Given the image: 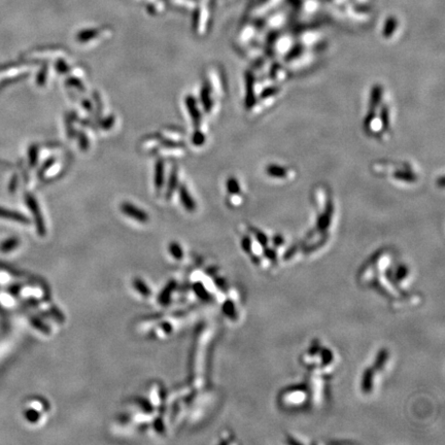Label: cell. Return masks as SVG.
I'll use <instances>...</instances> for the list:
<instances>
[{
    "mask_svg": "<svg viewBox=\"0 0 445 445\" xmlns=\"http://www.w3.org/2000/svg\"><path fill=\"white\" fill-rule=\"evenodd\" d=\"M385 90L380 85L373 87L370 94V109H376L383 104Z\"/></svg>",
    "mask_w": 445,
    "mask_h": 445,
    "instance_id": "3957f363",
    "label": "cell"
},
{
    "mask_svg": "<svg viewBox=\"0 0 445 445\" xmlns=\"http://www.w3.org/2000/svg\"><path fill=\"white\" fill-rule=\"evenodd\" d=\"M227 189L230 195L232 194H241V185L240 182L235 177H230L227 181Z\"/></svg>",
    "mask_w": 445,
    "mask_h": 445,
    "instance_id": "9c48e42d",
    "label": "cell"
},
{
    "mask_svg": "<svg viewBox=\"0 0 445 445\" xmlns=\"http://www.w3.org/2000/svg\"><path fill=\"white\" fill-rule=\"evenodd\" d=\"M365 130L369 134L377 135L386 130L380 114L375 109H370L365 119Z\"/></svg>",
    "mask_w": 445,
    "mask_h": 445,
    "instance_id": "6da1fadb",
    "label": "cell"
},
{
    "mask_svg": "<svg viewBox=\"0 0 445 445\" xmlns=\"http://www.w3.org/2000/svg\"><path fill=\"white\" fill-rule=\"evenodd\" d=\"M121 209H122V212L126 215V216H128V217H130V218H132V219H134V220H136V221H139V222H147L148 221V215L144 212V210H142V209H139V208H137V207H135L133 204H130V203H123L122 205H121Z\"/></svg>",
    "mask_w": 445,
    "mask_h": 445,
    "instance_id": "7a4b0ae2",
    "label": "cell"
},
{
    "mask_svg": "<svg viewBox=\"0 0 445 445\" xmlns=\"http://www.w3.org/2000/svg\"><path fill=\"white\" fill-rule=\"evenodd\" d=\"M135 288L139 293H142L143 295L150 294L149 289L147 288V286H145V284L142 282V280H137V282H135Z\"/></svg>",
    "mask_w": 445,
    "mask_h": 445,
    "instance_id": "4fadbf2b",
    "label": "cell"
},
{
    "mask_svg": "<svg viewBox=\"0 0 445 445\" xmlns=\"http://www.w3.org/2000/svg\"><path fill=\"white\" fill-rule=\"evenodd\" d=\"M26 417H27V419H28L29 421H31V423H35V421H37V419L39 418V414H38L35 410L30 409V410L27 411V413H26Z\"/></svg>",
    "mask_w": 445,
    "mask_h": 445,
    "instance_id": "5bb4252c",
    "label": "cell"
},
{
    "mask_svg": "<svg viewBox=\"0 0 445 445\" xmlns=\"http://www.w3.org/2000/svg\"><path fill=\"white\" fill-rule=\"evenodd\" d=\"M31 150H30V163H31V165L32 166H34V164H35V162H36V153H37V150H36V148L35 147H31L30 148Z\"/></svg>",
    "mask_w": 445,
    "mask_h": 445,
    "instance_id": "2e32d148",
    "label": "cell"
},
{
    "mask_svg": "<svg viewBox=\"0 0 445 445\" xmlns=\"http://www.w3.org/2000/svg\"><path fill=\"white\" fill-rule=\"evenodd\" d=\"M267 174L274 178H282V179H288L293 174L291 170L284 166H277V165H270L266 169Z\"/></svg>",
    "mask_w": 445,
    "mask_h": 445,
    "instance_id": "5b68a950",
    "label": "cell"
},
{
    "mask_svg": "<svg viewBox=\"0 0 445 445\" xmlns=\"http://www.w3.org/2000/svg\"><path fill=\"white\" fill-rule=\"evenodd\" d=\"M398 28V22L397 20H395L394 18H390L386 21L385 23V27H384V35L387 38L392 37V35L394 34L395 30L397 31Z\"/></svg>",
    "mask_w": 445,
    "mask_h": 445,
    "instance_id": "ba28073f",
    "label": "cell"
},
{
    "mask_svg": "<svg viewBox=\"0 0 445 445\" xmlns=\"http://www.w3.org/2000/svg\"><path fill=\"white\" fill-rule=\"evenodd\" d=\"M203 140H204V137H203L200 133H198V134L194 137V143H195L196 145H201V144L203 143Z\"/></svg>",
    "mask_w": 445,
    "mask_h": 445,
    "instance_id": "e0dca14e",
    "label": "cell"
},
{
    "mask_svg": "<svg viewBox=\"0 0 445 445\" xmlns=\"http://www.w3.org/2000/svg\"><path fill=\"white\" fill-rule=\"evenodd\" d=\"M170 250H171L172 255L176 258V259H180V258H181V255H182V251L180 250V248H179V246H178L177 244H175V243L171 244V246H170Z\"/></svg>",
    "mask_w": 445,
    "mask_h": 445,
    "instance_id": "9a60e30c",
    "label": "cell"
},
{
    "mask_svg": "<svg viewBox=\"0 0 445 445\" xmlns=\"http://www.w3.org/2000/svg\"><path fill=\"white\" fill-rule=\"evenodd\" d=\"M163 164L161 162H158L156 166V185L161 186L163 182Z\"/></svg>",
    "mask_w": 445,
    "mask_h": 445,
    "instance_id": "7c38bea8",
    "label": "cell"
},
{
    "mask_svg": "<svg viewBox=\"0 0 445 445\" xmlns=\"http://www.w3.org/2000/svg\"><path fill=\"white\" fill-rule=\"evenodd\" d=\"M180 200L183 203L184 207L188 209V210H194L195 209V202L193 201V199L189 195V193L186 192L184 186H181V188H180Z\"/></svg>",
    "mask_w": 445,
    "mask_h": 445,
    "instance_id": "52a82bcc",
    "label": "cell"
},
{
    "mask_svg": "<svg viewBox=\"0 0 445 445\" xmlns=\"http://www.w3.org/2000/svg\"><path fill=\"white\" fill-rule=\"evenodd\" d=\"M186 105H188L189 111L192 113V118H193L194 122L197 123V121H198V123H199V121H200L199 110L196 108L195 101H194V99L192 97H188V99H186Z\"/></svg>",
    "mask_w": 445,
    "mask_h": 445,
    "instance_id": "30bf717a",
    "label": "cell"
},
{
    "mask_svg": "<svg viewBox=\"0 0 445 445\" xmlns=\"http://www.w3.org/2000/svg\"><path fill=\"white\" fill-rule=\"evenodd\" d=\"M18 243H19V241H18L16 238L9 239V240L5 241L2 245H0V249H2L4 252L11 251V250H13L14 248H16V246L18 245Z\"/></svg>",
    "mask_w": 445,
    "mask_h": 445,
    "instance_id": "8fae6325",
    "label": "cell"
},
{
    "mask_svg": "<svg viewBox=\"0 0 445 445\" xmlns=\"http://www.w3.org/2000/svg\"><path fill=\"white\" fill-rule=\"evenodd\" d=\"M0 218L18 221V222H21L22 224H28V220L24 216H22L21 214H18L15 212H12V210L5 209L3 207H0Z\"/></svg>",
    "mask_w": 445,
    "mask_h": 445,
    "instance_id": "8992f818",
    "label": "cell"
},
{
    "mask_svg": "<svg viewBox=\"0 0 445 445\" xmlns=\"http://www.w3.org/2000/svg\"><path fill=\"white\" fill-rule=\"evenodd\" d=\"M26 201H27V204H28V206H29V208L31 209V212L34 214V216H35V220H36V225H37V229H38V232L40 233V234H44V225H43V221H42V218H41V216L39 215V208H38V205H37V203H36V201H35V199H34V197H32V196H27V198H26Z\"/></svg>",
    "mask_w": 445,
    "mask_h": 445,
    "instance_id": "277c9868",
    "label": "cell"
}]
</instances>
